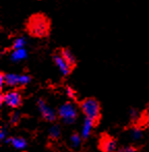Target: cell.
Here are the masks:
<instances>
[{
  "instance_id": "21",
  "label": "cell",
  "mask_w": 149,
  "mask_h": 152,
  "mask_svg": "<svg viewBox=\"0 0 149 152\" xmlns=\"http://www.w3.org/2000/svg\"><path fill=\"white\" fill-rule=\"evenodd\" d=\"M3 86H4V78H3V72H1V74H0V88H1V91Z\"/></svg>"
},
{
  "instance_id": "15",
  "label": "cell",
  "mask_w": 149,
  "mask_h": 152,
  "mask_svg": "<svg viewBox=\"0 0 149 152\" xmlns=\"http://www.w3.org/2000/svg\"><path fill=\"white\" fill-rule=\"evenodd\" d=\"M49 136H50L51 139L55 140V139H58L59 136H60V128H59L58 125H54L50 128V132H49Z\"/></svg>"
},
{
  "instance_id": "6",
  "label": "cell",
  "mask_w": 149,
  "mask_h": 152,
  "mask_svg": "<svg viewBox=\"0 0 149 152\" xmlns=\"http://www.w3.org/2000/svg\"><path fill=\"white\" fill-rule=\"evenodd\" d=\"M37 107H38V110H39L40 114H42V117L45 119V120L48 121V122L56 121L57 117H58L57 113L54 112V111H53L52 109H51L50 107L46 104V102H45L44 99L40 98V99L38 100Z\"/></svg>"
},
{
  "instance_id": "1",
  "label": "cell",
  "mask_w": 149,
  "mask_h": 152,
  "mask_svg": "<svg viewBox=\"0 0 149 152\" xmlns=\"http://www.w3.org/2000/svg\"><path fill=\"white\" fill-rule=\"evenodd\" d=\"M26 31L33 37L44 38L51 32V20L46 14L35 12L26 22Z\"/></svg>"
},
{
  "instance_id": "5",
  "label": "cell",
  "mask_w": 149,
  "mask_h": 152,
  "mask_svg": "<svg viewBox=\"0 0 149 152\" xmlns=\"http://www.w3.org/2000/svg\"><path fill=\"white\" fill-rule=\"evenodd\" d=\"M99 150L101 152H117V141L111 134L103 132L99 139Z\"/></svg>"
},
{
  "instance_id": "8",
  "label": "cell",
  "mask_w": 149,
  "mask_h": 152,
  "mask_svg": "<svg viewBox=\"0 0 149 152\" xmlns=\"http://www.w3.org/2000/svg\"><path fill=\"white\" fill-rule=\"evenodd\" d=\"M59 54L64 59V61L66 62V64L69 66V68H71L72 70H74V68H76L77 59H76V57H74V55L73 54V52H72L69 48H61L60 50H59Z\"/></svg>"
},
{
  "instance_id": "17",
  "label": "cell",
  "mask_w": 149,
  "mask_h": 152,
  "mask_svg": "<svg viewBox=\"0 0 149 152\" xmlns=\"http://www.w3.org/2000/svg\"><path fill=\"white\" fill-rule=\"evenodd\" d=\"M138 148L136 146H133V145H129V146L125 147H121L119 148L117 152H138Z\"/></svg>"
},
{
  "instance_id": "13",
  "label": "cell",
  "mask_w": 149,
  "mask_h": 152,
  "mask_svg": "<svg viewBox=\"0 0 149 152\" xmlns=\"http://www.w3.org/2000/svg\"><path fill=\"white\" fill-rule=\"evenodd\" d=\"M26 56H27V53L25 51V49H20V50H16L12 52V59L14 61H20L23 60Z\"/></svg>"
},
{
  "instance_id": "19",
  "label": "cell",
  "mask_w": 149,
  "mask_h": 152,
  "mask_svg": "<svg viewBox=\"0 0 149 152\" xmlns=\"http://www.w3.org/2000/svg\"><path fill=\"white\" fill-rule=\"evenodd\" d=\"M71 140H72V143L74 147H77L79 144H80V141H81V138H80V134H77V132H74L71 137Z\"/></svg>"
},
{
  "instance_id": "16",
  "label": "cell",
  "mask_w": 149,
  "mask_h": 152,
  "mask_svg": "<svg viewBox=\"0 0 149 152\" xmlns=\"http://www.w3.org/2000/svg\"><path fill=\"white\" fill-rule=\"evenodd\" d=\"M31 81V77L29 75H20V86H25Z\"/></svg>"
},
{
  "instance_id": "20",
  "label": "cell",
  "mask_w": 149,
  "mask_h": 152,
  "mask_svg": "<svg viewBox=\"0 0 149 152\" xmlns=\"http://www.w3.org/2000/svg\"><path fill=\"white\" fill-rule=\"evenodd\" d=\"M66 93H67V96H69L71 99H74V100H76V98H77V92L74 90L72 87H69V86H67L66 87Z\"/></svg>"
},
{
  "instance_id": "12",
  "label": "cell",
  "mask_w": 149,
  "mask_h": 152,
  "mask_svg": "<svg viewBox=\"0 0 149 152\" xmlns=\"http://www.w3.org/2000/svg\"><path fill=\"white\" fill-rule=\"evenodd\" d=\"M94 127H96V125H95L92 121L88 120V119H85L84 126H83V128H82V138L83 139L88 138L91 134V130H92Z\"/></svg>"
},
{
  "instance_id": "11",
  "label": "cell",
  "mask_w": 149,
  "mask_h": 152,
  "mask_svg": "<svg viewBox=\"0 0 149 152\" xmlns=\"http://www.w3.org/2000/svg\"><path fill=\"white\" fill-rule=\"evenodd\" d=\"M9 142L12 143V145L15 147L16 149H19V150H22V149H25L27 146V142L24 138L22 137H12L9 139Z\"/></svg>"
},
{
  "instance_id": "4",
  "label": "cell",
  "mask_w": 149,
  "mask_h": 152,
  "mask_svg": "<svg viewBox=\"0 0 149 152\" xmlns=\"http://www.w3.org/2000/svg\"><path fill=\"white\" fill-rule=\"evenodd\" d=\"M1 104H5L7 107L12 109H18L22 106L23 104V97L22 94L18 90H9L4 93H1Z\"/></svg>"
},
{
  "instance_id": "2",
  "label": "cell",
  "mask_w": 149,
  "mask_h": 152,
  "mask_svg": "<svg viewBox=\"0 0 149 152\" xmlns=\"http://www.w3.org/2000/svg\"><path fill=\"white\" fill-rule=\"evenodd\" d=\"M79 108L83 112L86 118L88 120L92 121L95 125H99L102 118L101 112V104L99 102L95 97H86L78 102Z\"/></svg>"
},
{
  "instance_id": "18",
  "label": "cell",
  "mask_w": 149,
  "mask_h": 152,
  "mask_svg": "<svg viewBox=\"0 0 149 152\" xmlns=\"http://www.w3.org/2000/svg\"><path fill=\"white\" fill-rule=\"evenodd\" d=\"M20 116H21L20 113H18V112L12 113V115H10V119H9L10 123H12V125H16V124L19 122V120H20Z\"/></svg>"
},
{
  "instance_id": "3",
  "label": "cell",
  "mask_w": 149,
  "mask_h": 152,
  "mask_svg": "<svg viewBox=\"0 0 149 152\" xmlns=\"http://www.w3.org/2000/svg\"><path fill=\"white\" fill-rule=\"evenodd\" d=\"M57 115H58V118H60L64 123L71 124L76 121L77 117H78V112L71 102H66L62 106L59 107Z\"/></svg>"
},
{
  "instance_id": "10",
  "label": "cell",
  "mask_w": 149,
  "mask_h": 152,
  "mask_svg": "<svg viewBox=\"0 0 149 152\" xmlns=\"http://www.w3.org/2000/svg\"><path fill=\"white\" fill-rule=\"evenodd\" d=\"M3 78H4V85L6 86H18L20 83V75L16 74H6L3 72Z\"/></svg>"
},
{
  "instance_id": "7",
  "label": "cell",
  "mask_w": 149,
  "mask_h": 152,
  "mask_svg": "<svg viewBox=\"0 0 149 152\" xmlns=\"http://www.w3.org/2000/svg\"><path fill=\"white\" fill-rule=\"evenodd\" d=\"M53 59H54V62L55 64L57 65V67L59 68V70L61 72V74L63 76H69L72 74L73 70L69 68V66L66 64V62L64 61V59L61 57V55L58 53H54L53 54Z\"/></svg>"
},
{
  "instance_id": "9",
  "label": "cell",
  "mask_w": 149,
  "mask_h": 152,
  "mask_svg": "<svg viewBox=\"0 0 149 152\" xmlns=\"http://www.w3.org/2000/svg\"><path fill=\"white\" fill-rule=\"evenodd\" d=\"M136 127L142 128L144 126L149 124V104L146 106V108L144 109V111L141 113L140 117L138 118V120L136 121Z\"/></svg>"
},
{
  "instance_id": "14",
  "label": "cell",
  "mask_w": 149,
  "mask_h": 152,
  "mask_svg": "<svg viewBox=\"0 0 149 152\" xmlns=\"http://www.w3.org/2000/svg\"><path fill=\"white\" fill-rule=\"evenodd\" d=\"M24 46H25V39L22 37H19L14 42V44L12 46V50L16 51V50H20V49H24Z\"/></svg>"
}]
</instances>
